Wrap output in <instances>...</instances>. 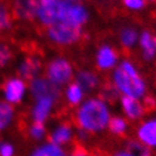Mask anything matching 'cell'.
Here are the masks:
<instances>
[{
	"label": "cell",
	"instance_id": "obj_1",
	"mask_svg": "<svg viewBox=\"0 0 156 156\" xmlns=\"http://www.w3.org/2000/svg\"><path fill=\"white\" fill-rule=\"evenodd\" d=\"M78 121L85 130L100 131L109 123V110L100 100H90L78 111Z\"/></svg>",
	"mask_w": 156,
	"mask_h": 156
},
{
	"label": "cell",
	"instance_id": "obj_2",
	"mask_svg": "<svg viewBox=\"0 0 156 156\" xmlns=\"http://www.w3.org/2000/svg\"><path fill=\"white\" fill-rule=\"evenodd\" d=\"M114 83L126 96L131 98H141L145 94V84L137 74L131 63L123 61L114 73Z\"/></svg>",
	"mask_w": 156,
	"mask_h": 156
},
{
	"label": "cell",
	"instance_id": "obj_3",
	"mask_svg": "<svg viewBox=\"0 0 156 156\" xmlns=\"http://www.w3.org/2000/svg\"><path fill=\"white\" fill-rule=\"evenodd\" d=\"M70 1L43 0V1L39 2L37 16L42 23L49 25V26H52V25L61 22L65 18V15L70 7Z\"/></svg>",
	"mask_w": 156,
	"mask_h": 156
},
{
	"label": "cell",
	"instance_id": "obj_4",
	"mask_svg": "<svg viewBox=\"0 0 156 156\" xmlns=\"http://www.w3.org/2000/svg\"><path fill=\"white\" fill-rule=\"evenodd\" d=\"M82 35V26H77L69 22H59L50 26L49 36L57 43L70 44L77 41Z\"/></svg>",
	"mask_w": 156,
	"mask_h": 156
},
{
	"label": "cell",
	"instance_id": "obj_5",
	"mask_svg": "<svg viewBox=\"0 0 156 156\" xmlns=\"http://www.w3.org/2000/svg\"><path fill=\"white\" fill-rule=\"evenodd\" d=\"M71 75H73L71 67L65 59H55L48 67L49 80L58 86L69 82Z\"/></svg>",
	"mask_w": 156,
	"mask_h": 156
},
{
	"label": "cell",
	"instance_id": "obj_6",
	"mask_svg": "<svg viewBox=\"0 0 156 156\" xmlns=\"http://www.w3.org/2000/svg\"><path fill=\"white\" fill-rule=\"evenodd\" d=\"M31 92L37 100L50 98L55 100L59 96V86L45 78H34L31 83Z\"/></svg>",
	"mask_w": 156,
	"mask_h": 156
},
{
	"label": "cell",
	"instance_id": "obj_7",
	"mask_svg": "<svg viewBox=\"0 0 156 156\" xmlns=\"http://www.w3.org/2000/svg\"><path fill=\"white\" fill-rule=\"evenodd\" d=\"M25 94V84L20 78H12L9 79L4 86V98L5 102L8 104H16L20 103Z\"/></svg>",
	"mask_w": 156,
	"mask_h": 156
},
{
	"label": "cell",
	"instance_id": "obj_8",
	"mask_svg": "<svg viewBox=\"0 0 156 156\" xmlns=\"http://www.w3.org/2000/svg\"><path fill=\"white\" fill-rule=\"evenodd\" d=\"M53 101H55V100H52V98H40L39 101H37L35 108L33 110V117L35 119V122L42 123L43 121L47 119L51 111Z\"/></svg>",
	"mask_w": 156,
	"mask_h": 156
},
{
	"label": "cell",
	"instance_id": "obj_9",
	"mask_svg": "<svg viewBox=\"0 0 156 156\" xmlns=\"http://www.w3.org/2000/svg\"><path fill=\"white\" fill-rule=\"evenodd\" d=\"M138 136L145 144L156 146V120H152L143 125L138 131Z\"/></svg>",
	"mask_w": 156,
	"mask_h": 156
},
{
	"label": "cell",
	"instance_id": "obj_10",
	"mask_svg": "<svg viewBox=\"0 0 156 156\" xmlns=\"http://www.w3.org/2000/svg\"><path fill=\"white\" fill-rule=\"evenodd\" d=\"M40 61L36 59L28 58L26 60H24L23 62L20 63L18 67V73L23 78H27V79H32L36 76V74L40 71Z\"/></svg>",
	"mask_w": 156,
	"mask_h": 156
},
{
	"label": "cell",
	"instance_id": "obj_11",
	"mask_svg": "<svg viewBox=\"0 0 156 156\" xmlns=\"http://www.w3.org/2000/svg\"><path fill=\"white\" fill-rule=\"evenodd\" d=\"M140 45L144 51V58L152 60L156 55V37L148 32H144L140 36Z\"/></svg>",
	"mask_w": 156,
	"mask_h": 156
},
{
	"label": "cell",
	"instance_id": "obj_12",
	"mask_svg": "<svg viewBox=\"0 0 156 156\" xmlns=\"http://www.w3.org/2000/svg\"><path fill=\"white\" fill-rule=\"evenodd\" d=\"M115 61H117V55L111 48L103 47L100 49L98 55V63L102 69H108L113 67Z\"/></svg>",
	"mask_w": 156,
	"mask_h": 156
},
{
	"label": "cell",
	"instance_id": "obj_13",
	"mask_svg": "<svg viewBox=\"0 0 156 156\" xmlns=\"http://www.w3.org/2000/svg\"><path fill=\"white\" fill-rule=\"evenodd\" d=\"M121 102H122L125 112L130 119H138L143 114V108L137 100L128 98V96H123Z\"/></svg>",
	"mask_w": 156,
	"mask_h": 156
},
{
	"label": "cell",
	"instance_id": "obj_14",
	"mask_svg": "<svg viewBox=\"0 0 156 156\" xmlns=\"http://www.w3.org/2000/svg\"><path fill=\"white\" fill-rule=\"evenodd\" d=\"M76 79H77V85L80 87V90L85 92L94 90L98 85V78L88 71H80L77 75Z\"/></svg>",
	"mask_w": 156,
	"mask_h": 156
},
{
	"label": "cell",
	"instance_id": "obj_15",
	"mask_svg": "<svg viewBox=\"0 0 156 156\" xmlns=\"http://www.w3.org/2000/svg\"><path fill=\"white\" fill-rule=\"evenodd\" d=\"M37 9H39V2L25 1V2H20L18 6H16V14L22 18H32L33 16L37 15Z\"/></svg>",
	"mask_w": 156,
	"mask_h": 156
},
{
	"label": "cell",
	"instance_id": "obj_16",
	"mask_svg": "<svg viewBox=\"0 0 156 156\" xmlns=\"http://www.w3.org/2000/svg\"><path fill=\"white\" fill-rule=\"evenodd\" d=\"M14 117V109L7 102H0V131L10 125Z\"/></svg>",
	"mask_w": 156,
	"mask_h": 156
},
{
	"label": "cell",
	"instance_id": "obj_17",
	"mask_svg": "<svg viewBox=\"0 0 156 156\" xmlns=\"http://www.w3.org/2000/svg\"><path fill=\"white\" fill-rule=\"evenodd\" d=\"M71 138V130L68 126H60L55 129L52 136H51V140L52 144L55 145H60L65 144L67 141H69V139Z\"/></svg>",
	"mask_w": 156,
	"mask_h": 156
},
{
	"label": "cell",
	"instance_id": "obj_18",
	"mask_svg": "<svg viewBox=\"0 0 156 156\" xmlns=\"http://www.w3.org/2000/svg\"><path fill=\"white\" fill-rule=\"evenodd\" d=\"M31 156H65V153L57 145L48 144L37 148Z\"/></svg>",
	"mask_w": 156,
	"mask_h": 156
},
{
	"label": "cell",
	"instance_id": "obj_19",
	"mask_svg": "<svg viewBox=\"0 0 156 156\" xmlns=\"http://www.w3.org/2000/svg\"><path fill=\"white\" fill-rule=\"evenodd\" d=\"M121 42L123 45L126 47H131L135 43L137 42V39H138V35H137V32L131 30V28H126L121 32L120 35Z\"/></svg>",
	"mask_w": 156,
	"mask_h": 156
},
{
	"label": "cell",
	"instance_id": "obj_20",
	"mask_svg": "<svg viewBox=\"0 0 156 156\" xmlns=\"http://www.w3.org/2000/svg\"><path fill=\"white\" fill-rule=\"evenodd\" d=\"M67 98H68L70 103L77 104V103L80 102V100L83 98V90H80V87L77 84H73L67 90Z\"/></svg>",
	"mask_w": 156,
	"mask_h": 156
},
{
	"label": "cell",
	"instance_id": "obj_21",
	"mask_svg": "<svg viewBox=\"0 0 156 156\" xmlns=\"http://www.w3.org/2000/svg\"><path fill=\"white\" fill-rule=\"evenodd\" d=\"M109 128L113 133H122L126 130V122L120 118H113L109 121Z\"/></svg>",
	"mask_w": 156,
	"mask_h": 156
},
{
	"label": "cell",
	"instance_id": "obj_22",
	"mask_svg": "<svg viewBox=\"0 0 156 156\" xmlns=\"http://www.w3.org/2000/svg\"><path fill=\"white\" fill-rule=\"evenodd\" d=\"M10 26V16L5 7L0 6V30H6Z\"/></svg>",
	"mask_w": 156,
	"mask_h": 156
},
{
	"label": "cell",
	"instance_id": "obj_23",
	"mask_svg": "<svg viewBox=\"0 0 156 156\" xmlns=\"http://www.w3.org/2000/svg\"><path fill=\"white\" fill-rule=\"evenodd\" d=\"M44 133H45V129H44V126L43 123H39V122H35L34 125L31 127V136L35 139H41L43 136H44Z\"/></svg>",
	"mask_w": 156,
	"mask_h": 156
},
{
	"label": "cell",
	"instance_id": "obj_24",
	"mask_svg": "<svg viewBox=\"0 0 156 156\" xmlns=\"http://www.w3.org/2000/svg\"><path fill=\"white\" fill-rule=\"evenodd\" d=\"M12 58L10 50L6 45H0V67L6 66Z\"/></svg>",
	"mask_w": 156,
	"mask_h": 156
},
{
	"label": "cell",
	"instance_id": "obj_25",
	"mask_svg": "<svg viewBox=\"0 0 156 156\" xmlns=\"http://www.w3.org/2000/svg\"><path fill=\"white\" fill-rule=\"evenodd\" d=\"M14 146L7 141L0 143V156H14Z\"/></svg>",
	"mask_w": 156,
	"mask_h": 156
},
{
	"label": "cell",
	"instance_id": "obj_26",
	"mask_svg": "<svg viewBox=\"0 0 156 156\" xmlns=\"http://www.w3.org/2000/svg\"><path fill=\"white\" fill-rule=\"evenodd\" d=\"M125 4L130 9H140L145 5L144 1H141V0H126Z\"/></svg>",
	"mask_w": 156,
	"mask_h": 156
},
{
	"label": "cell",
	"instance_id": "obj_27",
	"mask_svg": "<svg viewBox=\"0 0 156 156\" xmlns=\"http://www.w3.org/2000/svg\"><path fill=\"white\" fill-rule=\"evenodd\" d=\"M71 156H86V154L83 151H77L76 153H74Z\"/></svg>",
	"mask_w": 156,
	"mask_h": 156
},
{
	"label": "cell",
	"instance_id": "obj_28",
	"mask_svg": "<svg viewBox=\"0 0 156 156\" xmlns=\"http://www.w3.org/2000/svg\"><path fill=\"white\" fill-rule=\"evenodd\" d=\"M115 156H133V155L128 152H121V153H119V154H117Z\"/></svg>",
	"mask_w": 156,
	"mask_h": 156
}]
</instances>
